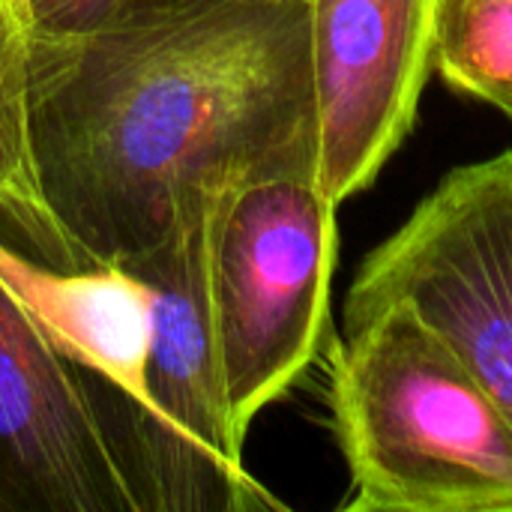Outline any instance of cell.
<instances>
[{"label":"cell","mask_w":512,"mask_h":512,"mask_svg":"<svg viewBox=\"0 0 512 512\" xmlns=\"http://www.w3.org/2000/svg\"><path fill=\"white\" fill-rule=\"evenodd\" d=\"M42 195L90 267L153 249L198 189L315 165L309 0H213L33 30Z\"/></svg>","instance_id":"obj_1"},{"label":"cell","mask_w":512,"mask_h":512,"mask_svg":"<svg viewBox=\"0 0 512 512\" xmlns=\"http://www.w3.org/2000/svg\"><path fill=\"white\" fill-rule=\"evenodd\" d=\"M327 402L342 512H512V420L402 300L345 324Z\"/></svg>","instance_id":"obj_2"},{"label":"cell","mask_w":512,"mask_h":512,"mask_svg":"<svg viewBox=\"0 0 512 512\" xmlns=\"http://www.w3.org/2000/svg\"><path fill=\"white\" fill-rule=\"evenodd\" d=\"M222 186L177 207L171 231L126 264L153 291L144 399L105 417L138 512L285 510L243 465L210 306V213Z\"/></svg>","instance_id":"obj_3"},{"label":"cell","mask_w":512,"mask_h":512,"mask_svg":"<svg viewBox=\"0 0 512 512\" xmlns=\"http://www.w3.org/2000/svg\"><path fill=\"white\" fill-rule=\"evenodd\" d=\"M336 201L315 165L219 189L210 213V306L237 435L318 360L330 330Z\"/></svg>","instance_id":"obj_4"},{"label":"cell","mask_w":512,"mask_h":512,"mask_svg":"<svg viewBox=\"0 0 512 512\" xmlns=\"http://www.w3.org/2000/svg\"><path fill=\"white\" fill-rule=\"evenodd\" d=\"M408 303L512 420V147L447 171L357 267L342 321Z\"/></svg>","instance_id":"obj_5"},{"label":"cell","mask_w":512,"mask_h":512,"mask_svg":"<svg viewBox=\"0 0 512 512\" xmlns=\"http://www.w3.org/2000/svg\"><path fill=\"white\" fill-rule=\"evenodd\" d=\"M450 0H309L318 183L369 189L417 126Z\"/></svg>","instance_id":"obj_6"},{"label":"cell","mask_w":512,"mask_h":512,"mask_svg":"<svg viewBox=\"0 0 512 512\" xmlns=\"http://www.w3.org/2000/svg\"><path fill=\"white\" fill-rule=\"evenodd\" d=\"M0 512H138L84 372L3 288Z\"/></svg>","instance_id":"obj_7"},{"label":"cell","mask_w":512,"mask_h":512,"mask_svg":"<svg viewBox=\"0 0 512 512\" xmlns=\"http://www.w3.org/2000/svg\"><path fill=\"white\" fill-rule=\"evenodd\" d=\"M0 288L87 381L105 387L114 411L144 399L153 336V291L126 264L54 267L0 237Z\"/></svg>","instance_id":"obj_8"},{"label":"cell","mask_w":512,"mask_h":512,"mask_svg":"<svg viewBox=\"0 0 512 512\" xmlns=\"http://www.w3.org/2000/svg\"><path fill=\"white\" fill-rule=\"evenodd\" d=\"M24 39L0 12V237L54 267H90L54 219L30 141V72Z\"/></svg>","instance_id":"obj_9"},{"label":"cell","mask_w":512,"mask_h":512,"mask_svg":"<svg viewBox=\"0 0 512 512\" xmlns=\"http://www.w3.org/2000/svg\"><path fill=\"white\" fill-rule=\"evenodd\" d=\"M435 72L459 96L512 120V0H450Z\"/></svg>","instance_id":"obj_10"},{"label":"cell","mask_w":512,"mask_h":512,"mask_svg":"<svg viewBox=\"0 0 512 512\" xmlns=\"http://www.w3.org/2000/svg\"><path fill=\"white\" fill-rule=\"evenodd\" d=\"M213 0H33V30H87L96 24L171 12Z\"/></svg>","instance_id":"obj_11"},{"label":"cell","mask_w":512,"mask_h":512,"mask_svg":"<svg viewBox=\"0 0 512 512\" xmlns=\"http://www.w3.org/2000/svg\"><path fill=\"white\" fill-rule=\"evenodd\" d=\"M0 12L24 39L33 36V0H0Z\"/></svg>","instance_id":"obj_12"}]
</instances>
